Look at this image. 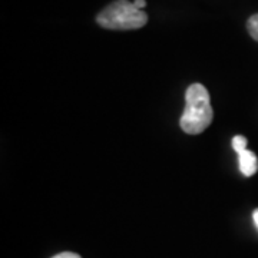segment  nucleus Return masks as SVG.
Masks as SVG:
<instances>
[{
    "instance_id": "6",
    "label": "nucleus",
    "mask_w": 258,
    "mask_h": 258,
    "mask_svg": "<svg viewBox=\"0 0 258 258\" xmlns=\"http://www.w3.org/2000/svg\"><path fill=\"white\" fill-rule=\"evenodd\" d=\"M52 258H81V255H78V254H75V252H60V254H57L55 257Z\"/></svg>"
},
{
    "instance_id": "1",
    "label": "nucleus",
    "mask_w": 258,
    "mask_h": 258,
    "mask_svg": "<svg viewBox=\"0 0 258 258\" xmlns=\"http://www.w3.org/2000/svg\"><path fill=\"white\" fill-rule=\"evenodd\" d=\"M212 112L210 93L201 83L191 85L185 93V109L179 125L188 135H198L211 125Z\"/></svg>"
},
{
    "instance_id": "3",
    "label": "nucleus",
    "mask_w": 258,
    "mask_h": 258,
    "mask_svg": "<svg viewBox=\"0 0 258 258\" xmlns=\"http://www.w3.org/2000/svg\"><path fill=\"white\" fill-rule=\"evenodd\" d=\"M238 164H240V171L242 172V175L252 176L258 171L257 155L248 149L238 154Z\"/></svg>"
},
{
    "instance_id": "7",
    "label": "nucleus",
    "mask_w": 258,
    "mask_h": 258,
    "mask_svg": "<svg viewBox=\"0 0 258 258\" xmlns=\"http://www.w3.org/2000/svg\"><path fill=\"white\" fill-rule=\"evenodd\" d=\"M134 5H135L138 9L144 10L145 9V6H147V0H134Z\"/></svg>"
},
{
    "instance_id": "4",
    "label": "nucleus",
    "mask_w": 258,
    "mask_h": 258,
    "mask_svg": "<svg viewBox=\"0 0 258 258\" xmlns=\"http://www.w3.org/2000/svg\"><path fill=\"white\" fill-rule=\"evenodd\" d=\"M247 144H248V141H247L245 137H242V135H235L232 138V148L237 152V155L247 149Z\"/></svg>"
},
{
    "instance_id": "5",
    "label": "nucleus",
    "mask_w": 258,
    "mask_h": 258,
    "mask_svg": "<svg viewBox=\"0 0 258 258\" xmlns=\"http://www.w3.org/2000/svg\"><path fill=\"white\" fill-rule=\"evenodd\" d=\"M247 28H248L249 35L252 39H255L258 42V15H254L248 19L247 22Z\"/></svg>"
},
{
    "instance_id": "8",
    "label": "nucleus",
    "mask_w": 258,
    "mask_h": 258,
    "mask_svg": "<svg viewBox=\"0 0 258 258\" xmlns=\"http://www.w3.org/2000/svg\"><path fill=\"white\" fill-rule=\"evenodd\" d=\"M252 218H254V222H255V225H257V228H258V210L254 211V214H252Z\"/></svg>"
},
{
    "instance_id": "2",
    "label": "nucleus",
    "mask_w": 258,
    "mask_h": 258,
    "mask_svg": "<svg viewBox=\"0 0 258 258\" xmlns=\"http://www.w3.org/2000/svg\"><path fill=\"white\" fill-rule=\"evenodd\" d=\"M98 25L111 30H135L148 23V15L138 9L134 2L116 0L106 6L96 18Z\"/></svg>"
}]
</instances>
